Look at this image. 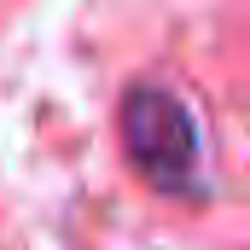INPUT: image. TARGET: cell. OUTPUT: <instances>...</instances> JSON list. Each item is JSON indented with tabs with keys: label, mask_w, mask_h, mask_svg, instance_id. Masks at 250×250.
<instances>
[{
	"label": "cell",
	"mask_w": 250,
	"mask_h": 250,
	"mask_svg": "<svg viewBox=\"0 0 250 250\" xmlns=\"http://www.w3.org/2000/svg\"><path fill=\"white\" fill-rule=\"evenodd\" d=\"M123 146H128V157H134V169L157 192L192 187V169H198V123H192V111L169 87H134L123 99Z\"/></svg>",
	"instance_id": "1"
}]
</instances>
